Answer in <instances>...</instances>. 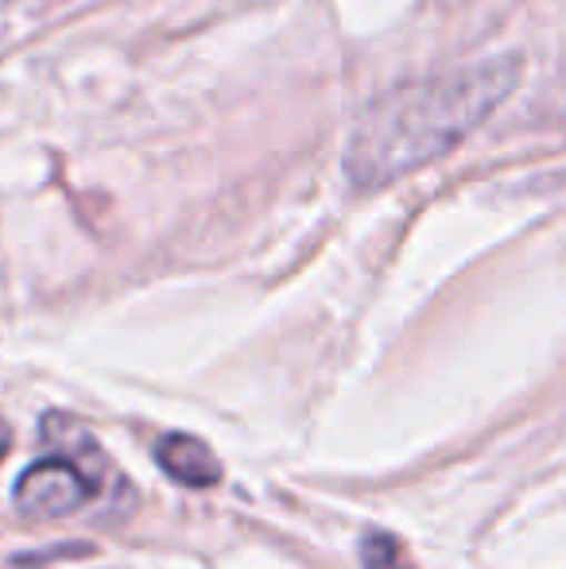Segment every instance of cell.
Listing matches in <instances>:
<instances>
[{"label": "cell", "mask_w": 566, "mask_h": 569, "mask_svg": "<svg viewBox=\"0 0 566 569\" xmlns=\"http://www.w3.org/2000/svg\"><path fill=\"white\" fill-rule=\"evenodd\" d=\"M516 82L520 59L497 54L380 93L349 136L346 174L354 187L380 190L424 171L497 113Z\"/></svg>", "instance_id": "6da1fadb"}, {"label": "cell", "mask_w": 566, "mask_h": 569, "mask_svg": "<svg viewBox=\"0 0 566 569\" xmlns=\"http://www.w3.org/2000/svg\"><path fill=\"white\" fill-rule=\"evenodd\" d=\"M12 500H16V508L31 519H67L86 508V500H90V480L70 461L47 457V461L31 465V469L16 480Z\"/></svg>", "instance_id": "7a4b0ae2"}, {"label": "cell", "mask_w": 566, "mask_h": 569, "mask_svg": "<svg viewBox=\"0 0 566 569\" xmlns=\"http://www.w3.org/2000/svg\"><path fill=\"white\" fill-rule=\"evenodd\" d=\"M156 457L167 477H175L187 488H210L214 480L221 477V465H218V457L210 453V446L190 435H167L163 442H159Z\"/></svg>", "instance_id": "3957f363"}, {"label": "cell", "mask_w": 566, "mask_h": 569, "mask_svg": "<svg viewBox=\"0 0 566 569\" xmlns=\"http://www.w3.org/2000/svg\"><path fill=\"white\" fill-rule=\"evenodd\" d=\"M361 558H365V569H411L404 547L396 539H388V535H369Z\"/></svg>", "instance_id": "277c9868"}, {"label": "cell", "mask_w": 566, "mask_h": 569, "mask_svg": "<svg viewBox=\"0 0 566 569\" xmlns=\"http://www.w3.org/2000/svg\"><path fill=\"white\" fill-rule=\"evenodd\" d=\"M8 446H12V430H8L4 422H0V457L8 453Z\"/></svg>", "instance_id": "5b68a950"}, {"label": "cell", "mask_w": 566, "mask_h": 569, "mask_svg": "<svg viewBox=\"0 0 566 569\" xmlns=\"http://www.w3.org/2000/svg\"><path fill=\"white\" fill-rule=\"evenodd\" d=\"M8 4H12V0H0V12H4V8H8Z\"/></svg>", "instance_id": "8992f818"}]
</instances>
